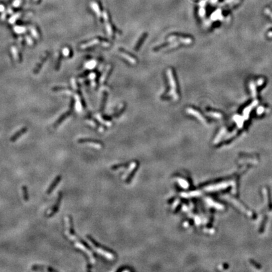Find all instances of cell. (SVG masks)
<instances>
[{"label":"cell","mask_w":272,"mask_h":272,"mask_svg":"<svg viewBox=\"0 0 272 272\" xmlns=\"http://www.w3.org/2000/svg\"><path fill=\"white\" fill-rule=\"evenodd\" d=\"M4 10V7L3 4H0V11H3Z\"/></svg>","instance_id":"d6986e66"},{"label":"cell","mask_w":272,"mask_h":272,"mask_svg":"<svg viewBox=\"0 0 272 272\" xmlns=\"http://www.w3.org/2000/svg\"><path fill=\"white\" fill-rule=\"evenodd\" d=\"M62 196H63V194L61 191H60L59 192L58 197H57V201H56V204L54 205V207H53L52 209L51 212H50V214L47 215V217H52V216H54L56 214H57V212H58L59 209V206L61 203V201H62Z\"/></svg>","instance_id":"7a4b0ae2"},{"label":"cell","mask_w":272,"mask_h":272,"mask_svg":"<svg viewBox=\"0 0 272 272\" xmlns=\"http://www.w3.org/2000/svg\"><path fill=\"white\" fill-rule=\"evenodd\" d=\"M69 114H70V110H69L68 112H66V113H65V114H63V115H62V116H61L58 120H57V122H56V123H54V128L57 127H58V126L59 125L61 124V123H62V122H63V120H64L65 118H66L68 117V116H69Z\"/></svg>","instance_id":"52a82bcc"},{"label":"cell","mask_w":272,"mask_h":272,"mask_svg":"<svg viewBox=\"0 0 272 272\" xmlns=\"http://www.w3.org/2000/svg\"><path fill=\"white\" fill-rule=\"evenodd\" d=\"M103 16H104V20L105 21L106 23V28H107V32L109 35H112V27L110 25V24L108 22V15H107V12L103 13Z\"/></svg>","instance_id":"8992f818"},{"label":"cell","mask_w":272,"mask_h":272,"mask_svg":"<svg viewBox=\"0 0 272 272\" xmlns=\"http://www.w3.org/2000/svg\"><path fill=\"white\" fill-rule=\"evenodd\" d=\"M49 52H47L46 54H45V55L43 56V58L42 59V60L40 61V62L38 64H37V67H36V68L34 69V74H37L40 71V70L41 69L42 67L43 66V64H44L45 62H46L47 60L48 57H49Z\"/></svg>","instance_id":"277c9868"},{"label":"cell","mask_w":272,"mask_h":272,"mask_svg":"<svg viewBox=\"0 0 272 272\" xmlns=\"http://www.w3.org/2000/svg\"><path fill=\"white\" fill-rule=\"evenodd\" d=\"M27 127L22 128V129L18 130L17 132L15 133V134L13 135L12 137H11V139H10V141H11V142H15V141H16L18 139L20 138L22 135L25 134V133L27 132Z\"/></svg>","instance_id":"5b68a950"},{"label":"cell","mask_w":272,"mask_h":272,"mask_svg":"<svg viewBox=\"0 0 272 272\" xmlns=\"http://www.w3.org/2000/svg\"><path fill=\"white\" fill-rule=\"evenodd\" d=\"M69 218V233H70L71 235H75V229H74V224H73V220L71 215H69L68 217Z\"/></svg>","instance_id":"9c48e42d"},{"label":"cell","mask_w":272,"mask_h":272,"mask_svg":"<svg viewBox=\"0 0 272 272\" xmlns=\"http://www.w3.org/2000/svg\"><path fill=\"white\" fill-rule=\"evenodd\" d=\"M61 180H62V176H61V175H58V176H56V177L54 178V180H53V181L52 182V183L49 187L47 190L46 193L47 195H50V194L52 192L53 190H54V188L57 187V185H58L60 181H61Z\"/></svg>","instance_id":"3957f363"},{"label":"cell","mask_w":272,"mask_h":272,"mask_svg":"<svg viewBox=\"0 0 272 272\" xmlns=\"http://www.w3.org/2000/svg\"><path fill=\"white\" fill-rule=\"evenodd\" d=\"M95 64H96V62H95V61H91V62H88V64H87L86 65V67L88 68H89V69H91V68H94L95 66Z\"/></svg>","instance_id":"5bb4252c"},{"label":"cell","mask_w":272,"mask_h":272,"mask_svg":"<svg viewBox=\"0 0 272 272\" xmlns=\"http://www.w3.org/2000/svg\"><path fill=\"white\" fill-rule=\"evenodd\" d=\"M22 191H23V198H24L25 201L28 202L29 200V192H28V188H27V186L23 185L22 187Z\"/></svg>","instance_id":"30bf717a"},{"label":"cell","mask_w":272,"mask_h":272,"mask_svg":"<svg viewBox=\"0 0 272 272\" xmlns=\"http://www.w3.org/2000/svg\"><path fill=\"white\" fill-rule=\"evenodd\" d=\"M120 55H122V56L123 58L127 60L129 62H130L132 64H135L136 63V61H135V59L132 57V56H130L128 54H127V53L123 52H120Z\"/></svg>","instance_id":"ba28073f"},{"label":"cell","mask_w":272,"mask_h":272,"mask_svg":"<svg viewBox=\"0 0 272 272\" xmlns=\"http://www.w3.org/2000/svg\"><path fill=\"white\" fill-rule=\"evenodd\" d=\"M47 270L48 272H57V270L54 269V268H53L52 267H47Z\"/></svg>","instance_id":"ac0fdd59"},{"label":"cell","mask_w":272,"mask_h":272,"mask_svg":"<svg viewBox=\"0 0 272 272\" xmlns=\"http://www.w3.org/2000/svg\"><path fill=\"white\" fill-rule=\"evenodd\" d=\"M69 52H70V51H69V49L68 48H64L63 49V51H62V53L65 56H68L69 54Z\"/></svg>","instance_id":"e0dca14e"},{"label":"cell","mask_w":272,"mask_h":272,"mask_svg":"<svg viewBox=\"0 0 272 272\" xmlns=\"http://www.w3.org/2000/svg\"><path fill=\"white\" fill-rule=\"evenodd\" d=\"M18 16H19V14H16V15L13 16L12 17H11L10 19V22H11V23H13Z\"/></svg>","instance_id":"2e32d148"},{"label":"cell","mask_w":272,"mask_h":272,"mask_svg":"<svg viewBox=\"0 0 272 272\" xmlns=\"http://www.w3.org/2000/svg\"><path fill=\"white\" fill-rule=\"evenodd\" d=\"M47 267L44 265H34L32 267V270L33 271H43Z\"/></svg>","instance_id":"8fae6325"},{"label":"cell","mask_w":272,"mask_h":272,"mask_svg":"<svg viewBox=\"0 0 272 272\" xmlns=\"http://www.w3.org/2000/svg\"><path fill=\"white\" fill-rule=\"evenodd\" d=\"M167 74H168V79H169V84H170L171 87L170 94L175 100H178V95L177 91H176V81H175L172 69H168V71H167Z\"/></svg>","instance_id":"6da1fadb"},{"label":"cell","mask_w":272,"mask_h":272,"mask_svg":"<svg viewBox=\"0 0 272 272\" xmlns=\"http://www.w3.org/2000/svg\"><path fill=\"white\" fill-rule=\"evenodd\" d=\"M14 29L15 31L18 33H22L25 31V28L23 27H15Z\"/></svg>","instance_id":"4fadbf2b"},{"label":"cell","mask_w":272,"mask_h":272,"mask_svg":"<svg viewBox=\"0 0 272 272\" xmlns=\"http://www.w3.org/2000/svg\"><path fill=\"white\" fill-rule=\"evenodd\" d=\"M98 42H99V40L98 39L93 40L91 41L90 42H88V43H84V44L82 45L81 47H82V48H86V47H88L92 46V45H93L96 44V43H98Z\"/></svg>","instance_id":"7c38bea8"},{"label":"cell","mask_w":272,"mask_h":272,"mask_svg":"<svg viewBox=\"0 0 272 272\" xmlns=\"http://www.w3.org/2000/svg\"><path fill=\"white\" fill-rule=\"evenodd\" d=\"M21 2H22V1H21V0H15L13 3V6L14 7L19 6L20 4V3H21Z\"/></svg>","instance_id":"9a60e30c"}]
</instances>
